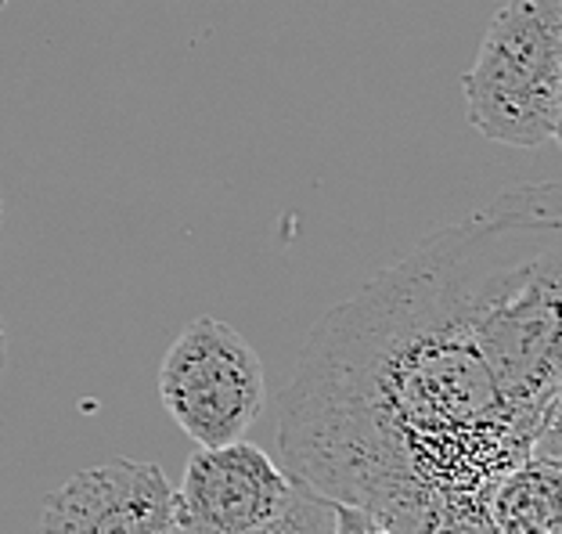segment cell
I'll list each match as a JSON object with an SVG mask.
<instances>
[{"mask_svg":"<svg viewBox=\"0 0 562 534\" xmlns=\"http://www.w3.org/2000/svg\"><path fill=\"white\" fill-rule=\"evenodd\" d=\"M331 534H397V531L386 527L368 510H357V505L347 502H331Z\"/></svg>","mask_w":562,"mask_h":534,"instance_id":"cell-8","label":"cell"},{"mask_svg":"<svg viewBox=\"0 0 562 534\" xmlns=\"http://www.w3.org/2000/svg\"><path fill=\"white\" fill-rule=\"evenodd\" d=\"M469 123L497 145L541 148L562 123V4L508 0L462 80Z\"/></svg>","mask_w":562,"mask_h":534,"instance_id":"cell-2","label":"cell"},{"mask_svg":"<svg viewBox=\"0 0 562 534\" xmlns=\"http://www.w3.org/2000/svg\"><path fill=\"white\" fill-rule=\"evenodd\" d=\"M159 393L173 423L199 448H221L246 437V430L260 419L267 376L246 336L202 314L166 351Z\"/></svg>","mask_w":562,"mask_h":534,"instance_id":"cell-3","label":"cell"},{"mask_svg":"<svg viewBox=\"0 0 562 534\" xmlns=\"http://www.w3.org/2000/svg\"><path fill=\"white\" fill-rule=\"evenodd\" d=\"M252 534H331V502L300 480L285 513Z\"/></svg>","mask_w":562,"mask_h":534,"instance_id":"cell-7","label":"cell"},{"mask_svg":"<svg viewBox=\"0 0 562 534\" xmlns=\"http://www.w3.org/2000/svg\"><path fill=\"white\" fill-rule=\"evenodd\" d=\"M300 480L263 448L232 441L199 448L173 491V534H252L285 513Z\"/></svg>","mask_w":562,"mask_h":534,"instance_id":"cell-4","label":"cell"},{"mask_svg":"<svg viewBox=\"0 0 562 534\" xmlns=\"http://www.w3.org/2000/svg\"><path fill=\"white\" fill-rule=\"evenodd\" d=\"M36 534H173V488L159 463L87 466L47 494Z\"/></svg>","mask_w":562,"mask_h":534,"instance_id":"cell-5","label":"cell"},{"mask_svg":"<svg viewBox=\"0 0 562 534\" xmlns=\"http://www.w3.org/2000/svg\"><path fill=\"white\" fill-rule=\"evenodd\" d=\"M559 448H538L522 459L491 499L497 534H559Z\"/></svg>","mask_w":562,"mask_h":534,"instance_id":"cell-6","label":"cell"},{"mask_svg":"<svg viewBox=\"0 0 562 534\" xmlns=\"http://www.w3.org/2000/svg\"><path fill=\"white\" fill-rule=\"evenodd\" d=\"M0 361H4V329H0Z\"/></svg>","mask_w":562,"mask_h":534,"instance_id":"cell-9","label":"cell"},{"mask_svg":"<svg viewBox=\"0 0 562 534\" xmlns=\"http://www.w3.org/2000/svg\"><path fill=\"white\" fill-rule=\"evenodd\" d=\"M559 185H519L322 318L281 459L397 534H497V485L559 444Z\"/></svg>","mask_w":562,"mask_h":534,"instance_id":"cell-1","label":"cell"}]
</instances>
